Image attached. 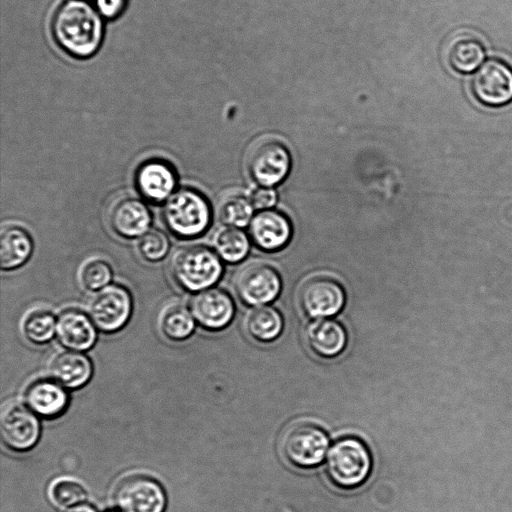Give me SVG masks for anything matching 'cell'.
<instances>
[{
	"instance_id": "obj_30",
	"label": "cell",
	"mask_w": 512,
	"mask_h": 512,
	"mask_svg": "<svg viewBox=\"0 0 512 512\" xmlns=\"http://www.w3.org/2000/svg\"><path fill=\"white\" fill-rule=\"evenodd\" d=\"M137 249L144 260L158 262L168 254L170 242L162 231L151 229L139 238Z\"/></svg>"
},
{
	"instance_id": "obj_18",
	"label": "cell",
	"mask_w": 512,
	"mask_h": 512,
	"mask_svg": "<svg viewBox=\"0 0 512 512\" xmlns=\"http://www.w3.org/2000/svg\"><path fill=\"white\" fill-rule=\"evenodd\" d=\"M69 397L62 385L53 379H40L29 385L25 392V403L36 415L56 418L64 413Z\"/></svg>"
},
{
	"instance_id": "obj_3",
	"label": "cell",
	"mask_w": 512,
	"mask_h": 512,
	"mask_svg": "<svg viewBox=\"0 0 512 512\" xmlns=\"http://www.w3.org/2000/svg\"><path fill=\"white\" fill-rule=\"evenodd\" d=\"M170 271L180 288L201 292L221 278L223 265L218 254L211 249L203 245H188L175 252Z\"/></svg>"
},
{
	"instance_id": "obj_11",
	"label": "cell",
	"mask_w": 512,
	"mask_h": 512,
	"mask_svg": "<svg viewBox=\"0 0 512 512\" xmlns=\"http://www.w3.org/2000/svg\"><path fill=\"white\" fill-rule=\"evenodd\" d=\"M298 302L307 316L316 319L326 318L337 314L343 308L345 291L342 285L331 277L313 276L300 286Z\"/></svg>"
},
{
	"instance_id": "obj_26",
	"label": "cell",
	"mask_w": 512,
	"mask_h": 512,
	"mask_svg": "<svg viewBox=\"0 0 512 512\" xmlns=\"http://www.w3.org/2000/svg\"><path fill=\"white\" fill-rule=\"evenodd\" d=\"M254 206L249 198L241 193L223 196L217 206L219 220L230 227H244L253 218Z\"/></svg>"
},
{
	"instance_id": "obj_27",
	"label": "cell",
	"mask_w": 512,
	"mask_h": 512,
	"mask_svg": "<svg viewBox=\"0 0 512 512\" xmlns=\"http://www.w3.org/2000/svg\"><path fill=\"white\" fill-rule=\"evenodd\" d=\"M50 501L59 508H72L85 503L87 492L83 485L70 477H58L51 481L47 489Z\"/></svg>"
},
{
	"instance_id": "obj_23",
	"label": "cell",
	"mask_w": 512,
	"mask_h": 512,
	"mask_svg": "<svg viewBox=\"0 0 512 512\" xmlns=\"http://www.w3.org/2000/svg\"><path fill=\"white\" fill-rule=\"evenodd\" d=\"M248 334L257 341L276 339L283 328L281 314L273 307L259 306L249 312L245 321Z\"/></svg>"
},
{
	"instance_id": "obj_15",
	"label": "cell",
	"mask_w": 512,
	"mask_h": 512,
	"mask_svg": "<svg viewBox=\"0 0 512 512\" xmlns=\"http://www.w3.org/2000/svg\"><path fill=\"white\" fill-rule=\"evenodd\" d=\"M249 235L254 244L264 251L285 247L292 236V225L286 215L277 210L258 212L249 223Z\"/></svg>"
},
{
	"instance_id": "obj_16",
	"label": "cell",
	"mask_w": 512,
	"mask_h": 512,
	"mask_svg": "<svg viewBox=\"0 0 512 512\" xmlns=\"http://www.w3.org/2000/svg\"><path fill=\"white\" fill-rule=\"evenodd\" d=\"M151 222L152 217L147 205L134 197L118 200L109 213L112 230L126 239L140 238L149 231Z\"/></svg>"
},
{
	"instance_id": "obj_19",
	"label": "cell",
	"mask_w": 512,
	"mask_h": 512,
	"mask_svg": "<svg viewBox=\"0 0 512 512\" xmlns=\"http://www.w3.org/2000/svg\"><path fill=\"white\" fill-rule=\"evenodd\" d=\"M50 374L53 380L66 389H78L92 377L90 359L81 352L66 350L58 353L51 361Z\"/></svg>"
},
{
	"instance_id": "obj_31",
	"label": "cell",
	"mask_w": 512,
	"mask_h": 512,
	"mask_svg": "<svg viewBox=\"0 0 512 512\" xmlns=\"http://www.w3.org/2000/svg\"><path fill=\"white\" fill-rule=\"evenodd\" d=\"M250 200L254 208L266 210L275 205L277 194L271 187L261 186L252 192Z\"/></svg>"
},
{
	"instance_id": "obj_10",
	"label": "cell",
	"mask_w": 512,
	"mask_h": 512,
	"mask_svg": "<svg viewBox=\"0 0 512 512\" xmlns=\"http://www.w3.org/2000/svg\"><path fill=\"white\" fill-rule=\"evenodd\" d=\"M474 97L488 107H502L512 102V67L491 58L474 72L471 81Z\"/></svg>"
},
{
	"instance_id": "obj_6",
	"label": "cell",
	"mask_w": 512,
	"mask_h": 512,
	"mask_svg": "<svg viewBox=\"0 0 512 512\" xmlns=\"http://www.w3.org/2000/svg\"><path fill=\"white\" fill-rule=\"evenodd\" d=\"M328 446L327 434L320 427L310 423L291 426L281 439L283 456L298 468H311L320 464Z\"/></svg>"
},
{
	"instance_id": "obj_12",
	"label": "cell",
	"mask_w": 512,
	"mask_h": 512,
	"mask_svg": "<svg viewBox=\"0 0 512 512\" xmlns=\"http://www.w3.org/2000/svg\"><path fill=\"white\" fill-rule=\"evenodd\" d=\"M114 498L120 512H164L167 502L161 484L147 476L126 478Z\"/></svg>"
},
{
	"instance_id": "obj_21",
	"label": "cell",
	"mask_w": 512,
	"mask_h": 512,
	"mask_svg": "<svg viewBox=\"0 0 512 512\" xmlns=\"http://www.w3.org/2000/svg\"><path fill=\"white\" fill-rule=\"evenodd\" d=\"M33 253L30 234L19 225L8 224L0 233V266L11 271L23 266Z\"/></svg>"
},
{
	"instance_id": "obj_29",
	"label": "cell",
	"mask_w": 512,
	"mask_h": 512,
	"mask_svg": "<svg viewBox=\"0 0 512 512\" xmlns=\"http://www.w3.org/2000/svg\"><path fill=\"white\" fill-rule=\"evenodd\" d=\"M79 282L90 292H97L110 285L113 277L111 266L103 259L86 260L79 269Z\"/></svg>"
},
{
	"instance_id": "obj_4",
	"label": "cell",
	"mask_w": 512,
	"mask_h": 512,
	"mask_svg": "<svg viewBox=\"0 0 512 512\" xmlns=\"http://www.w3.org/2000/svg\"><path fill=\"white\" fill-rule=\"evenodd\" d=\"M372 458L366 444L356 437L337 440L327 454L326 471L331 482L342 489H353L368 478Z\"/></svg>"
},
{
	"instance_id": "obj_7",
	"label": "cell",
	"mask_w": 512,
	"mask_h": 512,
	"mask_svg": "<svg viewBox=\"0 0 512 512\" xmlns=\"http://www.w3.org/2000/svg\"><path fill=\"white\" fill-rule=\"evenodd\" d=\"M132 297L123 286L110 284L96 292L88 305V315L95 327L105 333L122 329L130 319Z\"/></svg>"
},
{
	"instance_id": "obj_14",
	"label": "cell",
	"mask_w": 512,
	"mask_h": 512,
	"mask_svg": "<svg viewBox=\"0 0 512 512\" xmlns=\"http://www.w3.org/2000/svg\"><path fill=\"white\" fill-rule=\"evenodd\" d=\"M190 309L195 321L204 329L212 331L226 327L235 310L229 294L217 288L198 292L191 300Z\"/></svg>"
},
{
	"instance_id": "obj_2",
	"label": "cell",
	"mask_w": 512,
	"mask_h": 512,
	"mask_svg": "<svg viewBox=\"0 0 512 512\" xmlns=\"http://www.w3.org/2000/svg\"><path fill=\"white\" fill-rule=\"evenodd\" d=\"M162 219L167 229L178 238L193 239L209 228L212 211L202 193L183 187L165 201Z\"/></svg>"
},
{
	"instance_id": "obj_1",
	"label": "cell",
	"mask_w": 512,
	"mask_h": 512,
	"mask_svg": "<svg viewBox=\"0 0 512 512\" xmlns=\"http://www.w3.org/2000/svg\"><path fill=\"white\" fill-rule=\"evenodd\" d=\"M52 31L59 46L78 58L93 55L103 37L99 14L88 3L80 0H69L57 10Z\"/></svg>"
},
{
	"instance_id": "obj_24",
	"label": "cell",
	"mask_w": 512,
	"mask_h": 512,
	"mask_svg": "<svg viewBox=\"0 0 512 512\" xmlns=\"http://www.w3.org/2000/svg\"><path fill=\"white\" fill-rule=\"evenodd\" d=\"M159 328L165 338L171 341H183L192 335L195 319L185 306L173 304L162 311Z\"/></svg>"
},
{
	"instance_id": "obj_25",
	"label": "cell",
	"mask_w": 512,
	"mask_h": 512,
	"mask_svg": "<svg viewBox=\"0 0 512 512\" xmlns=\"http://www.w3.org/2000/svg\"><path fill=\"white\" fill-rule=\"evenodd\" d=\"M213 242L218 256L228 263H237L243 260L250 248V242L245 232L230 226L219 229Z\"/></svg>"
},
{
	"instance_id": "obj_17",
	"label": "cell",
	"mask_w": 512,
	"mask_h": 512,
	"mask_svg": "<svg viewBox=\"0 0 512 512\" xmlns=\"http://www.w3.org/2000/svg\"><path fill=\"white\" fill-rule=\"evenodd\" d=\"M56 337L68 350L82 352L93 347L97 332L89 315L77 309H66L57 317Z\"/></svg>"
},
{
	"instance_id": "obj_22",
	"label": "cell",
	"mask_w": 512,
	"mask_h": 512,
	"mask_svg": "<svg viewBox=\"0 0 512 512\" xmlns=\"http://www.w3.org/2000/svg\"><path fill=\"white\" fill-rule=\"evenodd\" d=\"M446 56L452 69L459 73H471L483 64L485 48L478 38L464 34L451 41Z\"/></svg>"
},
{
	"instance_id": "obj_32",
	"label": "cell",
	"mask_w": 512,
	"mask_h": 512,
	"mask_svg": "<svg viewBox=\"0 0 512 512\" xmlns=\"http://www.w3.org/2000/svg\"><path fill=\"white\" fill-rule=\"evenodd\" d=\"M126 0H96L99 12L107 18L117 17L124 9Z\"/></svg>"
},
{
	"instance_id": "obj_20",
	"label": "cell",
	"mask_w": 512,
	"mask_h": 512,
	"mask_svg": "<svg viewBox=\"0 0 512 512\" xmlns=\"http://www.w3.org/2000/svg\"><path fill=\"white\" fill-rule=\"evenodd\" d=\"M306 339L315 354L332 358L344 350L347 334L344 327L337 321L321 318L308 325Z\"/></svg>"
},
{
	"instance_id": "obj_5",
	"label": "cell",
	"mask_w": 512,
	"mask_h": 512,
	"mask_svg": "<svg viewBox=\"0 0 512 512\" xmlns=\"http://www.w3.org/2000/svg\"><path fill=\"white\" fill-rule=\"evenodd\" d=\"M246 166L255 182L263 187H272L281 183L289 174L291 156L282 142L264 138L248 150Z\"/></svg>"
},
{
	"instance_id": "obj_28",
	"label": "cell",
	"mask_w": 512,
	"mask_h": 512,
	"mask_svg": "<svg viewBox=\"0 0 512 512\" xmlns=\"http://www.w3.org/2000/svg\"><path fill=\"white\" fill-rule=\"evenodd\" d=\"M57 318L46 310H35L29 313L22 325L25 338L35 345H43L56 335Z\"/></svg>"
},
{
	"instance_id": "obj_8",
	"label": "cell",
	"mask_w": 512,
	"mask_h": 512,
	"mask_svg": "<svg viewBox=\"0 0 512 512\" xmlns=\"http://www.w3.org/2000/svg\"><path fill=\"white\" fill-rule=\"evenodd\" d=\"M281 278L277 270L263 262L244 265L234 277V289L239 299L249 306H263L280 293Z\"/></svg>"
},
{
	"instance_id": "obj_34",
	"label": "cell",
	"mask_w": 512,
	"mask_h": 512,
	"mask_svg": "<svg viewBox=\"0 0 512 512\" xmlns=\"http://www.w3.org/2000/svg\"><path fill=\"white\" fill-rule=\"evenodd\" d=\"M110 512H116V511H110Z\"/></svg>"
},
{
	"instance_id": "obj_13",
	"label": "cell",
	"mask_w": 512,
	"mask_h": 512,
	"mask_svg": "<svg viewBox=\"0 0 512 512\" xmlns=\"http://www.w3.org/2000/svg\"><path fill=\"white\" fill-rule=\"evenodd\" d=\"M177 186V174L166 160L151 158L142 162L135 172V187L146 201L165 202Z\"/></svg>"
},
{
	"instance_id": "obj_9",
	"label": "cell",
	"mask_w": 512,
	"mask_h": 512,
	"mask_svg": "<svg viewBox=\"0 0 512 512\" xmlns=\"http://www.w3.org/2000/svg\"><path fill=\"white\" fill-rule=\"evenodd\" d=\"M41 425L37 415L20 402L6 403L0 413V436L4 445L15 452H26L38 442Z\"/></svg>"
},
{
	"instance_id": "obj_33",
	"label": "cell",
	"mask_w": 512,
	"mask_h": 512,
	"mask_svg": "<svg viewBox=\"0 0 512 512\" xmlns=\"http://www.w3.org/2000/svg\"><path fill=\"white\" fill-rule=\"evenodd\" d=\"M67 512H97L91 505L86 503L69 508Z\"/></svg>"
}]
</instances>
